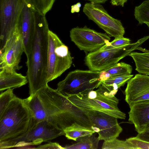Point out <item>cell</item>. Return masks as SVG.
Instances as JSON below:
<instances>
[{
    "instance_id": "1",
    "label": "cell",
    "mask_w": 149,
    "mask_h": 149,
    "mask_svg": "<svg viewBox=\"0 0 149 149\" xmlns=\"http://www.w3.org/2000/svg\"><path fill=\"white\" fill-rule=\"evenodd\" d=\"M24 99L36 123L47 121L69 126L83 120L81 111L48 85Z\"/></svg>"
},
{
    "instance_id": "2",
    "label": "cell",
    "mask_w": 149,
    "mask_h": 149,
    "mask_svg": "<svg viewBox=\"0 0 149 149\" xmlns=\"http://www.w3.org/2000/svg\"><path fill=\"white\" fill-rule=\"evenodd\" d=\"M35 17L34 34L26 62L30 95L48 85L47 68L49 29L45 15L37 9Z\"/></svg>"
},
{
    "instance_id": "3",
    "label": "cell",
    "mask_w": 149,
    "mask_h": 149,
    "mask_svg": "<svg viewBox=\"0 0 149 149\" xmlns=\"http://www.w3.org/2000/svg\"><path fill=\"white\" fill-rule=\"evenodd\" d=\"M34 124L24 99L16 97L0 115V145L25 135Z\"/></svg>"
},
{
    "instance_id": "4",
    "label": "cell",
    "mask_w": 149,
    "mask_h": 149,
    "mask_svg": "<svg viewBox=\"0 0 149 149\" xmlns=\"http://www.w3.org/2000/svg\"><path fill=\"white\" fill-rule=\"evenodd\" d=\"M98 88L86 90L67 99L81 110L104 112L118 119H125V114L119 109V100L109 89L101 84Z\"/></svg>"
},
{
    "instance_id": "5",
    "label": "cell",
    "mask_w": 149,
    "mask_h": 149,
    "mask_svg": "<svg viewBox=\"0 0 149 149\" xmlns=\"http://www.w3.org/2000/svg\"><path fill=\"white\" fill-rule=\"evenodd\" d=\"M72 58L68 47L49 30L47 68L48 83L57 78L71 66Z\"/></svg>"
},
{
    "instance_id": "6",
    "label": "cell",
    "mask_w": 149,
    "mask_h": 149,
    "mask_svg": "<svg viewBox=\"0 0 149 149\" xmlns=\"http://www.w3.org/2000/svg\"><path fill=\"white\" fill-rule=\"evenodd\" d=\"M149 38L145 36L126 47L104 49L101 48L88 53L85 58L86 65L90 70L101 72L116 64L121 59L129 55Z\"/></svg>"
},
{
    "instance_id": "7",
    "label": "cell",
    "mask_w": 149,
    "mask_h": 149,
    "mask_svg": "<svg viewBox=\"0 0 149 149\" xmlns=\"http://www.w3.org/2000/svg\"><path fill=\"white\" fill-rule=\"evenodd\" d=\"M100 72L76 70L70 72L57 84V90L67 97L88 89L97 88L101 84Z\"/></svg>"
},
{
    "instance_id": "8",
    "label": "cell",
    "mask_w": 149,
    "mask_h": 149,
    "mask_svg": "<svg viewBox=\"0 0 149 149\" xmlns=\"http://www.w3.org/2000/svg\"><path fill=\"white\" fill-rule=\"evenodd\" d=\"M65 135L64 131L58 129L49 121L34 123L29 131L19 139L0 145V149L37 145Z\"/></svg>"
},
{
    "instance_id": "9",
    "label": "cell",
    "mask_w": 149,
    "mask_h": 149,
    "mask_svg": "<svg viewBox=\"0 0 149 149\" xmlns=\"http://www.w3.org/2000/svg\"><path fill=\"white\" fill-rule=\"evenodd\" d=\"M83 12L89 19L110 36L115 38L123 37L125 31L120 21L110 16L100 4L86 3Z\"/></svg>"
},
{
    "instance_id": "10",
    "label": "cell",
    "mask_w": 149,
    "mask_h": 149,
    "mask_svg": "<svg viewBox=\"0 0 149 149\" xmlns=\"http://www.w3.org/2000/svg\"><path fill=\"white\" fill-rule=\"evenodd\" d=\"M81 110L91 123L92 129L98 134L100 140L107 141L117 138L122 132L123 129L117 118L100 111Z\"/></svg>"
},
{
    "instance_id": "11",
    "label": "cell",
    "mask_w": 149,
    "mask_h": 149,
    "mask_svg": "<svg viewBox=\"0 0 149 149\" xmlns=\"http://www.w3.org/2000/svg\"><path fill=\"white\" fill-rule=\"evenodd\" d=\"M24 1L4 0L0 4V49L17 28L19 16Z\"/></svg>"
},
{
    "instance_id": "12",
    "label": "cell",
    "mask_w": 149,
    "mask_h": 149,
    "mask_svg": "<svg viewBox=\"0 0 149 149\" xmlns=\"http://www.w3.org/2000/svg\"><path fill=\"white\" fill-rule=\"evenodd\" d=\"M70 37L80 50L89 53L100 49L111 39L107 34L98 32L86 26L72 29L70 31Z\"/></svg>"
},
{
    "instance_id": "13",
    "label": "cell",
    "mask_w": 149,
    "mask_h": 149,
    "mask_svg": "<svg viewBox=\"0 0 149 149\" xmlns=\"http://www.w3.org/2000/svg\"><path fill=\"white\" fill-rule=\"evenodd\" d=\"M24 47L21 35L18 26L0 50V69L6 68L19 70Z\"/></svg>"
},
{
    "instance_id": "14",
    "label": "cell",
    "mask_w": 149,
    "mask_h": 149,
    "mask_svg": "<svg viewBox=\"0 0 149 149\" xmlns=\"http://www.w3.org/2000/svg\"><path fill=\"white\" fill-rule=\"evenodd\" d=\"M36 8L31 3L25 0L19 18L18 27L22 37L24 52L26 56L30 51L35 32Z\"/></svg>"
},
{
    "instance_id": "15",
    "label": "cell",
    "mask_w": 149,
    "mask_h": 149,
    "mask_svg": "<svg viewBox=\"0 0 149 149\" xmlns=\"http://www.w3.org/2000/svg\"><path fill=\"white\" fill-rule=\"evenodd\" d=\"M125 93L129 105L149 100V76L136 74L127 81Z\"/></svg>"
},
{
    "instance_id": "16",
    "label": "cell",
    "mask_w": 149,
    "mask_h": 149,
    "mask_svg": "<svg viewBox=\"0 0 149 149\" xmlns=\"http://www.w3.org/2000/svg\"><path fill=\"white\" fill-rule=\"evenodd\" d=\"M129 106V121L134 125L137 133H141L149 127V100Z\"/></svg>"
},
{
    "instance_id": "17",
    "label": "cell",
    "mask_w": 149,
    "mask_h": 149,
    "mask_svg": "<svg viewBox=\"0 0 149 149\" xmlns=\"http://www.w3.org/2000/svg\"><path fill=\"white\" fill-rule=\"evenodd\" d=\"M0 70L1 92L9 88L20 87L28 82L26 76L18 73L14 70L6 68Z\"/></svg>"
},
{
    "instance_id": "18",
    "label": "cell",
    "mask_w": 149,
    "mask_h": 149,
    "mask_svg": "<svg viewBox=\"0 0 149 149\" xmlns=\"http://www.w3.org/2000/svg\"><path fill=\"white\" fill-rule=\"evenodd\" d=\"M132 70V66L129 64L123 62L118 63L107 70L100 72V79L102 81L111 77L131 74Z\"/></svg>"
},
{
    "instance_id": "19",
    "label": "cell",
    "mask_w": 149,
    "mask_h": 149,
    "mask_svg": "<svg viewBox=\"0 0 149 149\" xmlns=\"http://www.w3.org/2000/svg\"><path fill=\"white\" fill-rule=\"evenodd\" d=\"M143 53L133 52L129 56L133 59L136 66V70L139 73L149 75V50L139 47L137 49Z\"/></svg>"
},
{
    "instance_id": "20",
    "label": "cell",
    "mask_w": 149,
    "mask_h": 149,
    "mask_svg": "<svg viewBox=\"0 0 149 149\" xmlns=\"http://www.w3.org/2000/svg\"><path fill=\"white\" fill-rule=\"evenodd\" d=\"M99 141L93 134L79 138L75 143L63 147L64 149H97Z\"/></svg>"
},
{
    "instance_id": "21",
    "label": "cell",
    "mask_w": 149,
    "mask_h": 149,
    "mask_svg": "<svg viewBox=\"0 0 149 149\" xmlns=\"http://www.w3.org/2000/svg\"><path fill=\"white\" fill-rule=\"evenodd\" d=\"M65 136L68 139L76 141L77 139L86 135H91L95 132L91 128L74 123L64 130Z\"/></svg>"
},
{
    "instance_id": "22",
    "label": "cell",
    "mask_w": 149,
    "mask_h": 149,
    "mask_svg": "<svg viewBox=\"0 0 149 149\" xmlns=\"http://www.w3.org/2000/svg\"><path fill=\"white\" fill-rule=\"evenodd\" d=\"M133 76L131 74L111 77L102 81L101 84L109 88L115 95L118 88L124 86Z\"/></svg>"
},
{
    "instance_id": "23",
    "label": "cell",
    "mask_w": 149,
    "mask_h": 149,
    "mask_svg": "<svg viewBox=\"0 0 149 149\" xmlns=\"http://www.w3.org/2000/svg\"><path fill=\"white\" fill-rule=\"evenodd\" d=\"M134 16L139 24H142L145 22H149V0L144 1L135 7Z\"/></svg>"
},
{
    "instance_id": "24",
    "label": "cell",
    "mask_w": 149,
    "mask_h": 149,
    "mask_svg": "<svg viewBox=\"0 0 149 149\" xmlns=\"http://www.w3.org/2000/svg\"><path fill=\"white\" fill-rule=\"evenodd\" d=\"M102 149H136L134 146L127 139L121 140L115 138L112 140L104 141Z\"/></svg>"
},
{
    "instance_id": "25",
    "label": "cell",
    "mask_w": 149,
    "mask_h": 149,
    "mask_svg": "<svg viewBox=\"0 0 149 149\" xmlns=\"http://www.w3.org/2000/svg\"><path fill=\"white\" fill-rule=\"evenodd\" d=\"M13 88H9L0 95V115L8 107L10 102L16 96L13 93Z\"/></svg>"
},
{
    "instance_id": "26",
    "label": "cell",
    "mask_w": 149,
    "mask_h": 149,
    "mask_svg": "<svg viewBox=\"0 0 149 149\" xmlns=\"http://www.w3.org/2000/svg\"><path fill=\"white\" fill-rule=\"evenodd\" d=\"M131 40L128 38L124 37L115 38L111 42H109L100 48L104 49H110L116 48L125 47L130 46Z\"/></svg>"
},
{
    "instance_id": "27",
    "label": "cell",
    "mask_w": 149,
    "mask_h": 149,
    "mask_svg": "<svg viewBox=\"0 0 149 149\" xmlns=\"http://www.w3.org/2000/svg\"><path fill=\"white\" fill-rule=\"evenodd\" d=\"M126 139L133 145L136 149H149V142L142 140L136 136L130 137Z\"/></svg>"
},
{
    "instance_id": "28",
    "label": "cell",
    "mask_w": 149,
    "mask_h": 149,
    "mask_svg": "<svg viewBox=\"0 0 149 149\" xmlns=\"http://www.w3.org/2000/svg\"><path fill=\"white\" fill-rule=\"evenodd\" d=\"M55 0H41L38 9L45 15L52 8Z\"/></svg>"
},
{
    "instance_id": "29",
    "label": "cell",
    "mask_w": 149,
    "mask_h": 149,
    "mask_svg": "<svg viewBox=\"0 0 149 149\" xmlns=\"http://www.w3.org/2000/svg\"><path fill=\"white\" fill-rule=\"evenodd\" d=\"M35 149H64L63 147L61 146L59 143L56 142H50L41 145Z\"/></svg>"
},
{
    "instance_id": "30",
    "label": "cell",
    "mask_w": 149,
    "mask_h": 149,
    "mask_svg": "<svg viewBox=\"0 0 149 149\" xmlns=\"http://www.w3.org/2000/svg\"><path fill=\"white\" fill-rule=\"evenodd\" d=\"M136 136L142 140L149 142V127L143 132L138 133Z\"/></svg>"
},
{
    "instance_id": "31",
    "label": "cell",
    "mask_w": 149,
    "mask_h": 149,
    "mask_svg": "<svg viewBox=\"0 0 149 149\" xmlns=\"http://www.w3.org/2000/svg\"><path fill=\"white\" fill-rule=\"evenodd\" d=\"M127 0H111V3L112 5L116 6H121L123 7L124 4Z\"/></svg>"
},
{
    "instance_id": "32",
    "label": "cell",
    "mask_w": 149,
    "mask_h": 149,
    "mask_svg": "<svg viewBox=\"0 0 149 149\" xmlns=\"http://www.w3.org/2000/svg\"><path fill=\"white\" fill-rule=\"evenodd\" d=\"M81 4L80 2H78L76 4L73 5L71 6V12L72 13L79 12L80 10V8Z\"/></svg>"
},
{
    "instance_id": "33",
    "label": "cell",
    "mask_w": 149,
    "mask_h": 149,
    "mask_svg": "<svg viewBox=\"0 0 149 149\" xmlns=\"http://www.w3.org/2000/svg\"><path fill=\"white\" fill-rule=\"evenodd\" d=\"M95 4H100L104 3L108 0H87Z\"/></svg>"
},
{
    "instance_id": "34",
    "label": "cell",
    "mask_w": 149,
    "mask_h": 149,
    "mask_svg": "<svg viewBox=\"0 0 149 149\" xmlns=\"http://www.w3.org/2000/svg\"><path fill=\"white\" fill-rule=\"evenodd\" d=\"M26 1L31 3L36 8H37V4L36 0H25Z\"/></svg>"
},
{
    "instance_id": "35",
    "label": "cell",
    "mask_w": 149,
    "mask_h": 149,
    "mask_svg": "<svg viewBox=\"0 0 149 149\" xmlns=\"http://www.w3.org/2000/svg\"><path fill=\"white\" fill-rule=\"evenodd\" d=\"M144 24H145L146 25L148 26L149 28V22H145Z\"/></svg>"
},
{
    "instance_id": "36",
    "label": "cell",
    "mask_w": 149,
    "mask_h": 149,
    "mask_svg": "<svg viewBox=\"0 0 149 149\" xmlns=\"http://www.w3.org/2000/svg\"><path fill=\"white\" fill-rule=\"evenodd\" d=\"M4 0H0V4L2 3L4 1Z\"/></svg>"
}]
</instances>
